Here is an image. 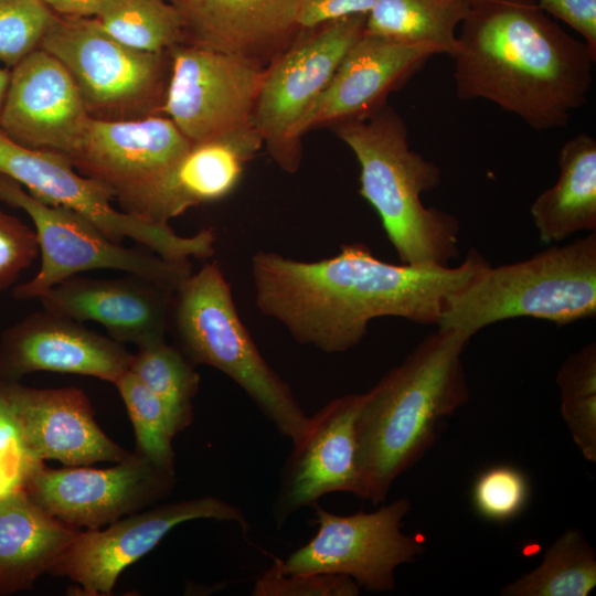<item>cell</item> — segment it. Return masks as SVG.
<instances>
[{
	"label": "cell",
	"instance_id": "6da1fadb",
	"mask_svg": "<svg viewBox=\"0 0 596 596\" xmlns=\"http://www.w3.org/2000/svg\"><path fill=\"white\" fill-rule=\"evenodd\" d=\"M488 263L471 249L457 266L392 264L365 244L351 243L313 262L258 252L251 270L264 316L281 323L297 342L339 353L358 345L376 318L437 326L447 298Z\"/></svg>",
	"mask_w": 596,
	"mask_h": 596
},
{
	"label": "cell",
	"instance_id": "7a4b0ae2",
	"mask_svg": "<svg viewBox=\"0 0 596 596\" xmlns=\"http://www.w3.org/2000/svg\"><path fill=\"white\" fill-rule=\"evenodd\" d=\"M451 57L458 98L489 100L551 130L586 103L596 53L535 0H473Z\"/></svg>",
	"mask_w": 596,
	"mask_h": 596
},
{
	"label": "cell",
	"instance_id": "3957f363",
	"mask_svg": "<svg viewBox=\"0 0 596 596\" xmlns=\"http://www.w3.org/2000/svg\"><path fill=\"white\" fill-rule=\"evenodd\" d=\"M470 339L438 328L362 393L355 422L358 497L384 502L395 479L433 446L441 421L468 401L461 354Z\"/></svg>",
	"mask_w": 596,
	"mask_h": 596
},
{
	"label": "cell",
	"instance_id": "277c9868",
	"mask_svg": "<svg viewBox=\"0 0 596 596\" xmlns=\"http://www.w3.org/2000/svg\"><path fill=\"white\" fill-rule=\"evenodd\" d=\"M360 166L361 196L377 213L401 263L449 266L458 256L459 221L427 207L422 194L437 188V164L411 149L402 117L385 105L364 119L333 126Z\"/></svg>",
	"mask_w": 596,
	"mask_h": 596
},
{
	"label": "cell",
	"instance_id": "5b68a950",
	"mask_svg": "<svg viewBox=\"0 0 596 596\" xmlns=\"http://www.w3.org/2000/svg\"><path fill=\"white\" fill-rule=\"evenodd\" d=\"M596 316V232L530 258L480 268L445 304L438 328L469 337L508 319L567 326Z\"/></svg>",
	"mask_w": 596,
	"mask_h": 596
},
{
	"label": "cell",
	"instance_id": "8992f818",
	"mask_svg": "<svg viewBox=\"0 0 596 596\" xmlns=\"http://www.w3.org/2000/svg\"><path fill=\"white\" fill-rule=\"evenodd\" d=\"M171 323L180 351L194 365H210L237 383L292 445L304 439L310 417L262 356L215 262L204 264L178 287Z\"/></svg>",
	"mask_w": 596,
	"mask_h": 596
},
{
	"label": "cell",
	"instance_id": "52a82bcc",
	"mask_svg": "<svg viewBox=\"0 0 596 596\" xmlns=\"http://www.w3.org/2000/svg\"><path fill=\"white\" fill-rule=\"evenodd\" d=\"M40 47L65 66L91 118L132 121L162 115L171 72L169 52L129 47L94 18L55 12Z\"/></svg>",
	"mask_w": 596,
	"mask_h": 596
},
{
	"label": "cell",
	"instance_id": "ba28073f",
	"mask_svg": "<svg viewBox=\"0 0 596 596\" xmlns=\"http://www.w3.org/2000/svg\"><path fill=\"white\" fill-rule=\"evenodd\" d=\"M0 201L29 215L41 254L35 276L12 288L17 300L41 299L63 280L94 269L126 272L173 291L192 274L190 260H169L153 252L121 246L82 214L35 199L2 173Z\"/></svg>",
	"mask_w": 596,
	"mask_h": 596
},
{
	"label": "cell",
	"instance_id": "9c48e42d",
	"mask_svg": "<svg viewBox=\"0 0 596 596\" xmlns=\"http://www.w3.org/2000/svg\"><path fill=\"white\" fill-rule=\"evenodd\" d=\"M368 14H353L310 30L295 41L264 71L252 126L273 160L296 172L302 157L295 129L323 92L350 47L365 30Z\"/></svg>",
	"mask_w": 596,
	"mask_h": 596
},
{
	"label": "cell",
	"instance_id": "30bf717a",
	"mask_svg": "<svg viewBox=\"0 0 596 596\" xmlns=\"http://www.w3.org/2000/svg\"><path fill=\"white\" fill-rule=\"evenodd\" d=\"M0 173L35 199L71 209L94 223L110 240L128 237L169 260L207 258L214 254L215 234L204 228L193 236L177 234L169 223L151 222L111 205L110 191L77 172L63 155L22 147L0 130Z\"/></svg>",
	"mask_w": 596,
	"mask_h": 596
},
{
	"label": "cell",
	"instance_id": "8fae6325",
	"mask_svg": "<svg viewBox=\"0 0 596 596\" xmlns=\"http://www.w3.org/2000/svg\"><path fill=\"white\" fill-rule=\"evenodd\" d=\"M318 531L285 560H275L286 575L339 574L359 587L382 593L395 589V570L425 550L421 540L401 530L411 501L401 498L373 512L338 515L317 503Z\"/></svg>",
	"mask_w": 596,
	"mask_h": 596
},
{
	"label": "cell",
	"instance_id": "7c38bea8",
	"mask_svg": "<svg viewBox=\"0 0 596 596\" xmlns=\"http://www.w3.org/2000/svg\"><path fill=\"white\" fill-rule=\"evenodd\" d=\"M190 145L163 115L132 121L91 118L67 159L77 172L105 185L121 211L153 222L160 183Z\"/></svg>",
	"mask_w": 596,
	"mask_h": 596
},
{
	"label": "cell",
	"instance_id": "4fadbf2b",
	"mask_svg": "<svg viewBox=\"0 0 596 596\" xmlns=\"http://www.w3.org/2000/svg\"><path fill=\"white\" fill-rule=\"evenodd\" d=\"M200 519L234 522L244 533L249 530L243 512L220 498L169 502L128 514L104 530H78L49 573L68 577L82 595H110L126 567L149 553L178 524Z\"/></svg>",
	"mask_w": 596,
	"mask_h": 596
},
{
	"label": "cell",
	"instance_id": "5bb4252c",
	"mask_svg": "<svg viewBox=\"0 0 596 596\" xmlns=\"http://www.w3.org/2000/svg\"><path fill=\"white\" fill-rule=\"evenodd\" d=\"M162 115L191 142L252 126L265 65L241 56L179 44Z\"/></svg>",
	"mask_w": 596,
	"mask_h": 596
},
{
	"label": "cell",
	"instance_id": "9a60e30c",
	"mask_svg": "<svg viewBox=\"0 0 596 596\" xmlns=\"http://www.w3.org/2000/svg\"><path fill=\"white\" fill-rule=\"evenodd\" d=\"M174 482L175 472L130 453L104 469H51L42 462L28 478L24 492L61 522L77 530H94L163 499Z\"/></svg>",
	"mask_w": 596,
	"mask_h": 596
},
{
	"label": "cell",
	"instance_id": "2e32d148",
	"mask_svg": "<svg viewBox=\"0 0 596 596\" xmlns=\"http://www.w3.org/2000/svg\"><path fill=\"white\" fill-rule=\"evenodd\" d=\"M89 119L72 76L47 51L40 47L10 68L0 130L15 143L68 158Z\"/></svg>",
	"mask_w": 596,
	"mask_h": 596
},
{
	"label": "cell",
	"instance_id": "e0dca14e",
	"mask_svg": "<svg viewBox=\"0 0 596 596\" xmlns=\"http://www.w3.org/2000/svg\"><path fill=\"white\" fill-rule=\"evenodd\" d=\"M0 406L14 422L28 453L36 461L89 466L118 462L130 454L102 430L81 389H35L19 381H0Z\"/></svg>",
	"mask_w": 596,
	"mask_h": 596
},
{
	"label": "cell",
	"instance_id": "ac0fdd59",
	"mask_svg": "<svg viewBox=\"0 0 596 596\" xmlns=\"http://www.w3.org/2000/svg\"><path fill=\"white\" fill-rule=\"evenodd\" d=\"M132 356L110 337L43 309L2 331L0 381L15 382L26 374L45 371L114 383L129 370Z\"/></svg>",
	"mask_w": 596,
	"mask_h": 596
},
{
	"label": "cell",
	"instance_id": "d6986e66",
	"mask_svg": "<svg viewBox=\"0 0 596 596\" xmlns=\"http://www.w3.org/2000/svg\"><path fill=\"white\" fill-rule=\"evenodd\" d=\"M362 394L330 401L310 417L304 439L294 445L274 501L273 515L281 526L296 511L312 507L332 492L359 496L355 422Z\"/></svg>",
	"mask_w": 596,
	"mask_h": 596
},
{
	"label": "cell",
	"instance_id": "ffe728a7",
	"mask_svg": "<svg viewBox=\"0 0 596 596\" xmlns=\"http://www.w3.org/2000/svg\"><path fill=\"white\" fill-rule=\"evenodd\" d=\"M436 54L438 51L427 44L402 43L364 32L300 119L295 138L301 141L312 129L369 117Z\"/></svg>",
	"mask_w": 596,
	"mask_h": 596
},
{
	"label": "cell",
	"instance_id": "44dd1931",
	"mask_svg": "<svg viewBox=\"0 0 596 596\" xmlns=\"http://www.w3.org/2000/svg\"><path fill=\"white\" fill-rule=\"evenodd\" d=\"M174 292L132 274L110 279L75 275L40 300L47 311L78 322H98L111 339L141 348L166 341Z\"/></svg>",
	"mask_w": 596,
	"mask_h": 596
},
{
	"label": "cell",
	"instance_id": "7402d4cb",
	"mask_svg": "<svg viewBox=\"0 0 596 596\" xmlns=\"http://www.w3.org/2000/svg\"><path fill=\"white\" fill-rule=\"evenodd\" d=\"M178 10L182 44L227 53L267 65L301 29L298 0H168Z\"/></svg>",
	"mask_w": 596,
	"mask_h": 596
},
{
	"label": "cell",
	"instance_id": "603a6c76",
	"mask_svg": "<svg viewBox=\"0 0 596 596\" xmlns=\"http://www.w3.org/2000/svg\"><path fill=\"white\" fill-rule=\"evenodd\" d=\"M262 147L253 126L191 142L160 183L152 221L168 223L191 207L230 195Z\"/></svg>",
	"mask_w": 596,
	"mask_h": 596
},
{
	"label": "cell",
	"instance_id": "cb8c5ba5",
	"mask_svg": "<svg viewBox=\"0 0 596 596\" xmlns=\"http://www.w3.org/2000/svg\"><path fill=\"white\" fill-rule=\"evenodd\" d=\"M77 532L24 491L0 499V596L31 589Z\"/></svg>",
	"mask_w": 596,
	"mask_h": 596
},
{
	"label": "cell",
	"instance_id": "d4e9b609",
	"mask_svg": "<svg viewBox=\"0 0 596 596\" xmlns=\"http://www.w3.org/2000/svg\"><path fill=\"white\" fill-rule=\"evenodd\" d=\"M560 174L531 204L543 243H560L579 232H596V141L587 134L567 140L558 155Z\"/></svg>",
	"mask_w": 596,
	"mask_h": 596
},
{
	"label": "cell",
	"instance_id": "484cf974",
	"mask_svg": "<svg viewBox=\"0 0 596 596\" xmlns=\"http://www.w3.org/2000/svg\"><path fill=\"white\" fill-rule=\"evenodd\" d=\"M473 0H375L364 32L409 44L434 46L454 55L457 29Z\"/></svg>",
	"mask_w": 596,
	"mask_h": 596
},
{
	"label": "cell",
	"instance_id": "4316f807",
	"mask_svg": "<svg viewBox=\"0 0 596 596\" xmlns=\"http://www.w3.org/2000/svg\"><path fill=\"white\" fill-rule=\"evenodd\" d=\"M596 586V555L577 529L565 531L541 564L505 585L503 596H587Z\"/></svg>",
	"mask_w": 596,
	"mask_h": 596
},
{
	"label": "cell",
	"instance_id": "83f0119b",
	"mask_svg": "<svg viewBox=\"0 0 596 596\" xmlns=\"http://www.w3.org/2000/svg\"><path fill=\"white\" fill-rule=\"evenodd\" d=\"M179 348L160 341L138 348L129 371L164 404L178 435L191 425L200 375Z\"/></svg>",
	"mask_w": 596,
	"mask_h": 596
},
{
	"label": "cell",
	"instance_id": "f1b7e54d",
	"mask_svg": "<svg viewBox=\"0 0 596 596\" xmlns=\"http://www.w3.org/2000/svg\"><path fill=\"white\" fill-rule=\"evenodd\" d=\"M94 19L117 41L143 52H169L184 41L180 14L168 0H110Z\"/></svg>",
	"mask_w": 596,
	"mask_h": 596
},
{
	"label": "cell",
	"instance_id": "f546056e",
	"mask_svg": "<svg viewBox=\"0 0 596 596\" xmlns=\"http://www.w3.org/2000/svg\"><path fill=\"white\" fill-rule=\"evenodd\" d=\"M561 413L586 460L596 461V343L571 354L556 374Z\"/></svg>",
	"mask_w": 596,
	"mask_h": 596
},
{
	"label": "cell",
	"instance_id": "4dcf8cb0",
	"mask_svg": "<svg viewBox=\"0 0 596 596\" xmlns=\"http://www.w3.org/2000/svg\"><path fill=\"white\" fill-rule=\"evenodd\" d=\"M114 385L135 430V453L163 470L175 472L172 440L177 434L164 404L129 370Z\"/></svg>",
	"mask_w": 596,
	"mask_h": 596
},
{
	"label": "cell",
	"instance_id": "1f68e13d",
	"mask_svg": "<svg viewBox=\"0 0 596 596\" xmlns=\"http://www.w3.org/2000/svg\"><path fill=\"white\" fill-rule=\"evenodd\" d=\"M53 15L42 0H0V63L12 68L40 49Z\"/></svg>",
	"mask_w": 596,
	"mask_h": 596
},
{
	"label": "cell",
	"instance_id": "d6a6232c",
	"mask_svg": "<svg viewBox=\"0 0 596 596\" xmlns=\"http://www.w3.org/2000/svg\"><path fill=\"white\" fill-rule=\"evenodd\" d=\"M529 494L525 475L515 467L501 465L490 467L477 477L472 502L481 517L502 523L523 510Z\"/></svg>",
	"mask_w": 596,
	"mask_h": 596
},
{
	"label": "cell",
	"instance_id": "836d02e7",
	"mask_svg": "<svg viewBox=\"0 0 596 596\" xmlns=\"http://www.w3.org/2000/svg\"><path fill=\"white\" fill-rule=\"evenodd\" d=\"M358 584L347 575L339 574H283L275 564L256 581L255 596H355Z\"/></svg>",
	"mask_w": 596,
	"mask_h": 596
},
{
	"label": "cell",
	"instance_id": "e575fe53",
	"mask_svg": "<svg viewBox=\"0 0 596 596\" xmlns=\"http://www.w3.org/2000/svg\"><path fill=\"white\" fill-rule=\"evenodd\" d=\"M39 254L34 228L0 209V291L11 288Z\"/></svg>",
	"mask_w": 596,
	"mask_h": 596
},
{
	"label": "cell",
	"instance_id": "d590c367",
	"mask_svg": "<svg viewBox=\"0 0 596 596\" xmlns=\"http://www.w3.org/2000/svg\"><path fill=\"white\" fill-rule=\"evenodd\" d=\"M546 14L576 31L596 53V0H535Z\"/></svg>",
	"mask_w": 596,
	"mask_h": 596
},
{
	"label": "cell",
	"instance_id": "8d00e7d4",
	"mask_svg": "<svg viewBox=\"0 0 596 596\" xmlns=\"http://www.w3.org/2000/svg\"><path fill=\"white\" fill-rule=\"evenodd\" d=\"M375 0H298L297 21L301 30L353 14H368Z\"/></svg>",
	"mask_w": 596,
	"mask_h": 596
},
{
	"label": "cell",
	"instance_id": "74e56055",
	"mask_svg": "<svg viewBox=\"0 0 596 596\" xmlns=\"http://www.w3.org/2000/svg\"><path fill=\"white\" fill-rule=\"evenodd\" d=\"M53 12L75 18H95L110 0H42Z\"/></svg>",
	"mask_w": 596,
	"mask_h": 596
},
{
	"label": "cell",
	"instance_id": "f35d334b",
	"mask_svg": "<svg viewBox=\"0 0 596 596\" xmlns=\"http://www.w3.org/2000/svg\"><path fill=\"white\" fill-rule=\"evenodd\" d=\"M20 491H23V489L7 473L0 470V499Z\"/></svg>",
	"mask_w": 596,
	"mask_h": 596
},
{
	"label": "cell",
	"instance_id": "ab89813d",
	"mask_svg": "<svg viewBox=\"0 0 596 596\" xmlns=\"http://www.w3.org/2000/svg\"><path fill=\"white\" fill-rule=\"evenodd\" d=\"M10 78V68L0 66V114Z\"/></svg>",
	"mask_w": 596,
	"mask_h": 596
}]
</instances>
